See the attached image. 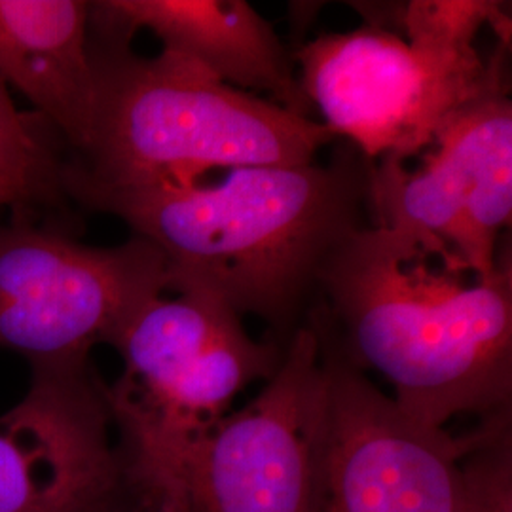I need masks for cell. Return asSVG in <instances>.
<instances>
[{
  "label": "cell",
  "instance_id": "3",
  "mask_svg": "<svg viewBox=\"0 0 512 512\" xmlns=\"http://www.w3.org/2000/svg\"><path fill=\"white\" fill-rule=\"evenodd\" d=\"M103 40V38H101ZM95 112L63 190L183 186L211 171L302 165L336 137L321 122L224 84L198 63L126 42L92 44Z\"/></svg>",
  "mask_w": 512,
  "mask_h": 512
},
{
  "label": "cell",
  "instance_id": "6",
  "mask_svg": "<svg viewBox=\"0 0 512 512\" xmlns=\"http://www.w3.org/2000/svg\"><path fill=\"white\" fill-rule=\"evenodd\" d=\"M122 374L107 387L124 463H145L198 439L249 385L270 380L285 344L258 342L213 294L184 289L143 304L112 342Z\"/></svg>",
  "mask_w": 512,
  "mask_h": 512
},
{
  "label": "cell",
  "instance_id": "7",
  "mask_svg": "<svg viewBox=\"0 0 512 512\" xmlns=\"http://www.w3.org/2000/svg\"><path fill=\"white\" fill-rule=\"evenodd\" d=\"M503 55L505 48L488 63L448 61L365 25L313 38L293 61L321 124L374 164L404 162L431 147L444 122L503 74Z\"/></svg>",
  "mask_w": 512,
  "mask_h": 512
},
{
  "label": "cell",
  "instance_id": "11",
  "mask_svg": "<svg viewBox=\"0 0 512 512\" xmlns=\"http://www.w3.org/2000/svg\"><path fill=\"white\" fill-rule=\"evenodd\" d=\"M90 23L103 40L126 44L137 31H150L162 50L192 59L224 84L311 118L293 54L245 0L93 2Z\"/></svg>",
  "mask_w": 512,
  "mask_h": 512
},
{
  "label": "cell",
  "instance_id": "1",
  "mask_svg": "<svg viewBox=\"0 0 512 512\" xmlns=\"http://www.w3.org/2000/svg\"><path fill=\"white\" fill-rule=\"evenodd\" d=\"M313 325L378 372L412 418L442 427L511 410L512 268L473 274L448 247L366 224L330 256Z\"/></svg>",
  "mask_w": 512,
  "mask_h": 512
},
{
  "label": "cell",
  "instance_id": "5",
  "mask_svg": "<svg viewBox=\"0 0 512 512\" xmlns=\"http://www.w3.org/2000/svg\"><path fill=\"white\" fill-rule=\"evenodd\" d=\"M319 332L298 327L255 397L164 458L124 463L150 512H311L325 421Z\"/></svg>",
  "mask_w": 512,
  "mask_h": 512
},
{
  "label": "cell",
  "instance_id": "2",
  "mask_svg": "<svg viewBox=\"0 0 512 512\" xmlns=\"http://www.w3.org/2000/svg\"><path fill=\"white\" fill-rule=\"evenodd\" d=\"M368 162L226 169L217 181L74 192L164 256L167 291L198 289L289 330L334 251L368 222Z\"/></svg>",
  "mask_w": 512,
  "mask_h": 512
},
{
  "label": "cell",
  "instance_id": "12",
  "mask_svg": "<svg viewBox=\"0 0 512 512\" xmlns=\"http://www.w3.org/2000/svg\"><path fill=\"white\" fill-rule=\"evenodd\" d=\"M90 2L0 0V82L23 93L71 147H88L95 112Z\"/></svg>",
  "mask_w": 512,
  "mask_h": 512
},
{
  "label": "cell",
  "instance_id": "9",
  "mask_svg": "<svg viewBox=\"0 0 512 512\" xmlns=\"http://www.w3.org/2000/svg\"><path fill=\"white\" fill-rule=\"evenodd\" d=\"M416 169L368 162L370 224L448 247L480 277L494 274L512 215V103L505 76L456 110Z\"/></svg>",
  "mask_w": 512,
  "mask_h": 512
},
{
  "label": "cell",
  "instance_id": "15",
  "mask_svg": "<svg viewBox=\"0 0 512 512\" xmlns=\"http://www.w3.org/2000/svg\"><path fill=\"white\" fill-rule=\"evenodd\" d=\"M40 198L37 192L29 186L16 179L14 175L0 169V209L2 207H16L25 205Z\"/></svg>",
  "mask_w": 512,
  "mask_h": 512
},
{
  "label": "cell",
  "instance_id": "13",
  "mask_svg": "<svg viewBox=\"0 0 512 512\" xmlns=\"http://www.w3.org/2000/svg\"><path fill=\"white\" fill-rule=\"evenodd\" d=\"M389 14L380 25L393 23L410 46L425 54L448 61L473 63L482 57L475 42L482 27L492 25L501 40L509 44L511 19L505 16V4L494 0H412L382 8Z\"/></svg>",
  "mask_w": 512,
  "mask_h": 512
},
{
  "label": "cell",
  "instance_id": "16",
  "mask_svg": "<svg viewBox=\"0 0 512 512\" xmlns=\"http://www.w3.org/2000/svg\"><path fill=\"white\" fill-rule=\"evenodd\" d=\"M105 512H150L147 507L133 495V492L129 490L128 484H126V492L122 494V497L110 505L109 509Z\"/></svg>",
  "mask_w": 512,
  "mask_h": 512
},
{
  "label": "cell",
  "instance_id": "10",
  "mask_svg": "<svg viewBox=\"0 0 512 512\" xmlns=\"http://www.w3.org/2000/svg\"><path fill=\"white\" fill-rule=\"evenodd\" d=\"M0 416V512H105L126 492L107 387L88 361L33 365Z\"/></svg>",
  "mask_w": 512,
  "mask_h": 512
},
{
  "label": "cell",
  "instance_id": "14",
  "mask_svg": "<svg viewBox=\"0 0 512 512\" xmlns=\"http://www.w3.org/2000/svg\"><path fill=\"white\" fill-rule=\"evenodd\" d=\"M48 122L16 107L0 82V169L29 184L40 198L63 190L65 165L44 131Z\"/></svg>",
  "mask_w": 512,
  "mask_h": 512
},
{
  "label": "cell",
  "instance_id": "4",
  "mask_svg": "<svg viewBox=\"0 0 512 512\" xmlns=\"http://www.w3.org/2000/svg\"><path fill=\"white\" fill-rule=\"evenodd\" d=\"M319 338L327 384L311 512H512L511 410L456 437L406 414Z\"/></svg>",
  "mask_w": 512,
  "mask_h": 512
},
{
  "label": "cell",
  "instance_id": "8",
  "mask_svg": "<svg viewBox=\"0 0 512 512\" xmlns=\"http://www.w3.org/2000/svg\"><path fill=\"white\" fill-rule=\"evenodd\" d=\"M165 291L164 256L145 239L105 249L25 222L0 226V348L33 365L88 361Z\"/></svg>",
  "mask_w": 512,
  "mask_h": 512
}]
</instances>
